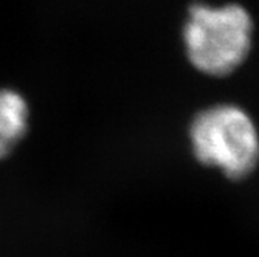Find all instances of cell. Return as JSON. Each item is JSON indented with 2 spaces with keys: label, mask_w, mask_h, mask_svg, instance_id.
<instances>
[{
  "label": "cell",
  "mask_w": 259,
  "mask_h": 257,
  "mask_svg": "<svg viewBox=\"0 0 259 257\" xmlns=\"http://www.w3.org/2000/svg\"><path fill=\"white\" fill-rule=\"evenodd\" d=\"M182 39L193 68L209 78H227L251 52L253 20L238 4L211 7L197 2L188 8Z\"/></svg>",
  "instance_id": "1"
},
{
  "label": "cell",
  "mask_w": 259,
  "mask_h": 257,
  "mask_svg": "<svg viewBox=\"0 0 259 257\" xmlns=\"http://www.w3.org/2000/svg\"><path fill=\"white\" fill-rule=\"evenodd\" d=\"M193 157L233 181L248 178L259 166V130L241 106L219 102L200 109L188 126Z\"/></svg>",
  "instance_id": "2"
},
{
  "label": "cell",
  "mask_w": 259,
  "mask_h": 257,
  "mask_svg": "<svg viewBox=\"0 0 259 257\" xmlns=\"http://www.w3.org/2000/svg\"><path fill=\"white\" fill-rule=\"evenodd\" d=\"M28 129V104L19 91L0 88V160L5 158Z\"/></svg>",
  "instance_id": "3"
}]
</instances>
